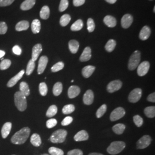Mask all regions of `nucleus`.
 I'll return each instance as SVG.
<instances>
[{"label":"nucleus","instance_id":"4468645a","mask_svg":"<svg viewBox=\"0 0 155 155\" xmlns=\"http://www.w3.org/2000/svg\"><path fill=\"white\" fill-rule=\"evenodd\" d=\"M133 18L132 15L129 14H126L122 17L121 19V25L122 27L125 29H127L132 25L133 22Z\"/></svg>","mask_w":155,"mask_h":155},{"label":"nucleus","instance_id":"5701e85b","mask_svg":"<svg viewBox=\"0 0 155 155\" xmlns=\"http://www.w3.org/2000/svg\"><path fill=\"white\" fill-rule=\"evenodd\" d=\"M104 22L107 27L110 28L114 27L117 24L116 19L111 16H106L105 17Z\"/></svg>","mask_w":155,"mask_h":155},{"label":"nucleus","instance_id":"a19ab883","mask_svg":"<svg viewBox=\"0 0 155 155\" xmlns=\"http://www.w3.org/2000/svg\"><path fill=\"white\" fill-rule=\"evenodd\" d=\"M64 64L63 62H62V61L58 62L57 63H56L52 67L51 71L52 72L59 71L64 68Z\"/></svg>","mask_w":155,"mask_h":155},{"label":"nucleus","instance_id":"7ed1b4c3","mask_svg":"<svg viewBox=\"0 0 155 155\" xmlns=\"http://www.w3.org/2000/svg\"><path fill=\"white\" fill-rule=\"evenodd\" d=\"M67 132L64 129H58L52 134L50 140L54 144L62 143L66 140Z\"/></svg>","mask_w":155,"mask_h":155},{"label":"nucleus","instance_id":"72a5a7b5","mask_svg":"<svg viewBox=\"0 0 155 155\" xmlns=\"http://www.w3.org/2000/svg\"><path fill=\"white\" fill-rule=\"evenodd\" d=\"M83 22L82 20L81 19H79L71 25V30L72 31H78L83 28Z\"/></svg>","mask_w":155,"mask_h":155},{"label":"nucleus","instance_id":"bf43d9fd","mask_svg":"<svg viewBox=\"0 0 155 155\" xmlns=\"http://www.w3.org/2000/svg\"><path fill=\"white\" fill-rule=\"evenodd\" d=\"M89 155H104L103 154H101L100 153H97V152H93V153H90Z\"/></svg>","mask_w":155,"mask_h":155},{"label":"nucleus","instance_id":"cd10ccee","mask_svg":"<svg viewBox=\"0 0 155 155\" xmlns=\"http://www.w3.org/2000/svg\"><path fill=\"white\" fill-rule=\"evenodd\" d=\"M20 91L25 97L29 96L30 94V90L28 84L25 82H21L20 84Z\"/></svg>","mask_w":155,"mask_h":155},{"label":"nucleus","instance_id":"58836bf2","mask_svg":"<svg viewBox=\"0 0 155 155\" xmlns=\"http://www.w3.org/2000/svg\"><path fill=\"white\" fill-rule=\"evenodd\" d=\"M35 68V63L32 59H31L28 62V64H27V70H26V74L27 75H30L33 72Z\"/></svg>","mask_w":155,"mask_h":155},{"label":"nucleus","instance_id":"680f3d73","mask_svg":"<svg viewBox=\"0 0 155 155\" xmlns=\"http://www.w3.org/2000/svg\"><path fill=\"white\" fill-rule=\"evenodd\" d=\"M153 12H155V7H154V9H153Z\"/></svg>","mask_w":155,"mask_h":155},{"label":"nucleus","instance_id":"aec40b11","mask_svg":"<svg viewBox=\"0 0 155 155\" xmlns=\"http://www.w3.org/2000/svg\"><path fill=\"white\" fill-rule=\"evenodd\" d=\"M150 29L148 26H144L141 29L140 33L139 34V38L141 40H146L150 38Z\"/></svg>","mask_w":155,"mask_h":155},{"label":"nucleus","instance_id":"79ce46f5","mask_svg":"<svg viewBox=\"0 0 155 155\" xmlns=\"http://www.w3.org/2000/svg\"><path fill=\"white\" fill-rule=\"evenodd\" d=\"M39 92L42 96H45L48 93V87L45 82H41L39 84Z\"/></svg>","mask_w":155,"mask_h":155},{"label":"nucleus","instance_id":"e433bc0d","mask_svg":"<svg viewBox=\"0 0 155 155\" xmlns=\"http://www.w3.org/2000/svg\"><path fill=\"white\" fill-rule=\"evenodd\" d=\"M75 106L72 104H68L63 107L62 109V112L64 114H69L72 113L74 111H75Z\"/></svg>","mask_w":155,"mask_h":155},{"label":"nucleus","instance_id":"20e7f679","mask_svg":"<svg viewBox=\"0 0 155 155\" xmlns=\"http://www.w3.org/2000/svg\"><path fill=\"white\" fill-rule=\"evenodd\" d=\"M126 144L124 141H114L107 148V152L112 155H117L125 148Z\"/></svg>","mask_w":155,"mask_h":155},{"label":"nucleus","instance_id":"0eeeda50","mask_svg":"<svg viewBox=\"0 0 155 155\" xmlns=\"http://www.w3.org/2000/svg\"><path fill=\"white\" fill-rule=\"evenodd\" d=\"M152 142V138L149 135H145L137 142V148L139 150H143L150 146Z\"/></svg>","mask_w":155,"mask_h":155},{"label":"nucleus","instance_id":"864d4df0","mask_svg":"<svg viewBox=\"0 0 155 155\" xmlns=\"http://www.w3.org/2000/svg\"><path fill=\"white\" fill-rule=\"evenodd\" d=\"M13 52L16 55H20L22 53L21 48L18 45H15L12 48Z\"/></svg>","mask_w":155,"mask_h":155},{"label":"nucleus","instance_id":"13d9d810","mask_svg":"<svg viewBox=\"0 0 155 155\" xmlns=\"http://www.w3.org/2000/svg\"><path fill=\"white\" fill-rule=\"evenodd\" d=\"M109 4H114L117 1V0H105Z\"/></svg>","mask_w":155,"mask_h":155},{"label":"nucleus","instance_id":"ea45409f","mask_svg":"<svg viewBox=\"0 0 155 155\" xmlns=\"http://www.w3.org/2000/svg\"><path fill=\"white\" fill-rule=\"evenodd\" d=\"M11 61L9 59H3L0 63V70H5L9 68L11 65Z\"/></svg>","mask_w":155,"mask_h":155},{"label":"nucleus","instance_id":"dca6fc26","mask_svg":"<svg viewBox=\"0 0 155 155\" xmlns=\"http://www.w3.org/2000/svg\"><path fill=\"white\" fill-rule=\"evenodd\" d=\"M89 138V134L84 130H82L79 132H78L74 136V140L75 141H86Z\"/></svg>","mask_w":155,"mask_h":155},{"label":"nucleus","instance_id":"c9c22d12","mask_svg":"<svg viewBox=\"0 0 155 155\" xmlns=\"http://www.w3.org/2000/svg\"><path fill=\"white\" fill-rule=\"evenodd\" d=\"M70 20H71V17L68 14L64 15L61 17L60 19V24L62 27H66L69 24Z\"/></svg>","mask_w":155,"mask_h":155},{"label":"nucleus","instance_id":"f8f14e48","mask_svg":"<svg viewBox=\"0 0 155 155\" xmlns=\"http://www.w3.org/2000/svg\"><path fill=\"white\" fill-rule=\"evenodd\" d=\"M94 93L91 90H88L83 95V103L86 105H91L94 101Z\"/></svg>","mask_w":155,"mask_h":155},{"label":"nucleus","instance_id":"8fccbe9b","mask_svg":"<svg viewBox=\"0 0 155 155\" xmlns=\"http://www.w3.org/2000/svg\"><path fill=\"white\" fill-rule=\"evenodd\" d=\"M72 121H73L72 117L70 116L66 117L64 118L63 119V120L61 121V125H63V126H67V125H70V124H71Z\"/></svg>","mask_w":155,"mask_h":155},{"label":"nucleus","instance_id":"f257e3e1","mask_svg":"<svg viewBox=\"0 0 155 155\" xmlns=\"http://www.w3.org/2000/svg\"><path fill=\"white\" fill-rule=\"evenodd\" d=\"M31 130L29 127H23L12 137V143L16 145L24 144L28 139Z\"/></svg>","mask_w":155,"mask_h":155},{"label":"nucleus","instance_id":"473e14b6","mask_svg":"<svg viewBox=\"0 0 155 155\" xmlns=\"http://www.w3.org/2000/svg\"><path fill=\"white\" fill-rule=\"evenodd\" d=\"M116 46V41L114 40L110 39L109 40L105 45V50L109 52H111L114 50L115 47Z\"/></svg>","mask_w":155,"mask_h":155},{"label":"nucleus","instance_id":"4be33fe9","mask_svg":"<svg viewBox=\"0 0 155 155\" xmlns=\"http://www.w3.org/2000/svg\"><path fill=\"white\" fill-rule=\"evenodd\" d=\"M95 70V67L93 66H87L84 67L82 69V74L83 77L85 78H88L91 76Z\"/></svg>","mask_w":155,"mask_h":155},{"label":"nucleus","instance_id":"e2e57ef3","mask_svg":"<svg viewBox=\"0 0 155 155\" xmlns=\"http://www.w3.org/2000/svg\"></svg>","mask_w":155,"mask_h":155},{"label":"nucleus","instance_id":"5fc2aeb1","mask_svg":"<svg viewBox=\"0 0 155 155\" xmlns=\"http://www.w3.org/2000/svg\"><path fill=\"white\" fill-rule=\"evenodd\" d=\"M85 0H73V4L75 6H79L84 4Z\"/></svg>","mask_w":155,"mask_h":155},{"label":"nucleus","instance_id":"09e8293b","mask_svg":"<svg viewBox=\"0 0 155 155\" xmlns=\"http://www.w3.org/2000/svg\"><path fill=\"white\" fill-rule=\"evenodd\" d=\"M8 31V26L6 22L0 21V35H4Z\"/></svg>","mask_w":155,"mask_h":155},{"label":"nucleus","instance_id":"c756f323","mask_svg":"<svg viewBox=\"0 0 155 155\" xmlns=\"http://www.w3.org/2000/svg\"><path fill=\"white\" fill-rule=\"evenodd\" d=\"M125 125L123 124H117L112 127L113 131L117 134H122L125 129Z\"/></svg>","mask_w":155,"mask_h":155},{"label":"nucleus","instance_id":"c85d7f7f","mask_svg":"<svg viewBox=\"0 0 155 155\" xmlns=\"http://www.w3.org/2000/svg\"><path fill=\"white\" fill-rule=\"evenodd\" d=\"M50 15V8L48 6H44L40 12V16L43 19L47 20L49 18Z\"/></svg>","mask_w":155,"mask_h":155},{"label":"nucleus","instance_id":"de8ad7c7","mask_svg":"<svg viewBox=\"0 0 155 155\" xmlns=\"http://www.w3.org/2000/svg\"><path fill=\"white\" fill-rule=\"evenodd\" d=\"M58 122L57 120L55 118H51L50 120H47L46 122V126L48 129H51L52 127H55L57 125Z\"/></svg>","mask_w":155,"mask_h":155},{"label":"nucleus","instance_id":"a878e982","mask_svg":"<svg viewBox=\"0 0 155 155\" xmlns=\"http://www.w3.org/2000/svg\"><path fill=\"white\" fill-rule=\"evenodd\" d=\"M69 50L72 54H76L79 47V44L78 41L75 40H71L68 43Z\"/></svg>","mask_w":155,"mask_h":155},{"label":"nucleus","instance_id":"a211bd4d","mask_svg":"<svg viewBox=\"0 0 155 155\" xmlns=\"http://www.w3.org/2000/svg\"><path fill=\"white\" fill-rule=\"evenodd\" d=\"M91 58V50L89 47H87L83 50L82 54L79 58L80 61H89Z\"/></svg>","mask_w":155,"mask_h":155},{"label":"nucleus","instance_id":"9d476101","mask_svg":"<svg viewBox=\"0 0 155 155\" xmlns=\"http://www.w3.org/2000/svg\"><path fill=\"white\" fill-rule=\"evenodd\" d=\"M150 64L148 61H144L137 67V74L140 77L145 75L150 70Z\"/></svg>","mask_w":155,"mask_h":155},{"label":"nucleus","instance_id":"9b49d317","mask_svg":"<svg viewBox=\"0 0 155 155\" xmlns=\"http://www.w3.org/2000/svg\"><path fill=\"white\" fill-rule=\"evenodd\" d=\"M48 61V59L46 56H42L39 59V64L38 67V74H41L45 71Z\"/></svg>","mask_w":155,"mask_h":155},{"label":"nucleus","instance_id":"1a4fd4ad","mask_svg":"<svg viewBox=\"0 0 155 155\" xmlns=\"http://www.w3.org/2000/svg\"><path fill=\"white\" fill-rule=\"evenodd\" d=\"M122 86V82L120 80L111 81L107 86V91L110 93H114L121 89Z\"/></svg>","mask_w":155,"mask_h":155},{"label":"nucleus","instance_id":"2f4dec72","mask_svg":"<svg viewBox=\"0 0 155 155\" xmlns=\"http://www.w3.org/2000/svg\"><path fill=\"white\" fill-rule=\"evenodd\" d=\"M63 90V85L61 82L56 83L53 87V94L55 96H59Z\"/></svg>","mask_w":155,"mask_h":155},{"label":"nucleus","instance_id":"f03ea898","mask_svg":"<svg viewBox=\"0 0 155 155\" xmlns=\"http://www.w3.org/2000/svg\"><path fill=\"white\" fill-rule=\"evenodd\" d=\"M15 104L18 110L20 111L25 110L27 107L26 97L20 91H17L15 94Z\"/></svg>","mask_w":155,"mask_h":155},{"label":"nucleus","instance_id":"ddd939ff","mask_svg":"<svg viewBox=\"0 0 155 155\" xmlns=\"http://www.w3.org/2000/svg\"><path fill=\"white\" fill-rule=\"evenodd\" d=\"M24 73H25V71L24 70H22L18 72L17 74H16L15 77L12 78L7 83V86L8 87H13L18 82V81H20L22 78Z\"/></svg>","mask_w":155,"mask_h":155},{"label":"nucleus","instance_id":"7c9ffc66","mask_svg":"<svg viewBox=\"0 0 155 155\" xmlns=\"http://www.w3.org/2000/svg\"><path fill=\"white\" fill-rule=\"evenodd\" d=\"M144 113L145 116L148 118H154L155 117V106H148L145 108Z\"/></svg>","mask_w":155,"mask_h":155},{"label":"nucleus","instance_id":"bb28decb","mask_svg":"<svg viewBox=\"0 0 155 155\" xmlns=\"http://www.w3.org/2000/svg\"><path fill=\"white\" fill-rule=\"evenodd\" d=\"M31 29L34 34L40 32L41 29V23L38 19H35L31 24Z\"/></svg>","mask_w":155,"mask_h":155},{"label":"nucleus","instance_id":"6e6552de","mask_svg":"<svg viewBox=\"0 0 155 155\" xmlns=\"http://www.w3.org/2000/svg\"><path fill=\"white\" fill-rule=\"evenodd\" d=\"M142 96V90L140 88L133 90L129 95L128 100L131 103H136L140 100Z\"/></svg>","mask_w":155,"mask_h":155},{"label":"nucleus","instance_id":"f704fd0d","mask_svg":"<svg viewBox=\"0 0 155 155\" xmlns=\"http://www.w3.org/2000/svg\"><path fill=\"white\" fill-rule=\"evenodd\" d=\"M58 112V107L56 105L50 106L48 109L47 111L46 116L49 118H51L52 117L55 116Z\"/></svg>","mask_w":155,"mask_h":155},{"label":"nucleus","instance_id":"4c0bfd02","mask_svg":"<svg viewBox=\"0 0 155 155\" xmlns=\"http://www.w3.org/2000/svg\"><path fill=\"white\" fill-rule=\"evenodd\" d=\"M48 152L51 155H64V152L63 150L54 147H50L48 149Z\"/></svg>","mask_w":155,"mask_h":155},{"label":"nucleus","instance_id":"c03bdc74","mask_svg":"<svg viewBox=\"0 0 155 155\" xmlns=\"http://www.w3.org/2000/svg\"><path fill=\"white\" fill-rule=\"evenodd\" d=\"M133 122L137 127H140L143 124V119L139 115H136L133 117Z\"/></svg>","mask_w":155,"mask_h":155},{"label":"nucleus","instance_id":"49530a36","mask_svg":"<svg viewBox=\"0 0 155 155\" xmlns=\"http://www.w3.org/2000/svg\"><path fill=\"white\" fill-rule=\"evenodd\" d=\"M68 6V0H61L59 5V11L64 12L66 11Z\"/></svg>","mask_w":155,"mask_h":155},{"label":"nucleus","instance_id":"393cba45","mask_svg":"<svg viewBox=\"0 0 155 155\" xmlns=\"http://www.w3.org/2000/svg\"><path fill=\"white\" fill-rule=\"evenodd\" d=\"M31 143L33 145L34 147H38L41 144V139L40 135L37 133H34L31 137Z\"/></svg>","mask_w":155,"mask_h":155},{"label":"nucleus","instance_id":"b1692460","mask_svg":"<svg viewBox=\"0 0 155 155\" xmlns=\"http://www.w3.org/2000/svg\"><path fill=\"white\" fill-rule=\"evenodd\" d=\"M29 27V23L26 20H22L18 22L16 25L15 29L17 31L20 32L27 30Z\"/></svg>","mask_w":155,"mask_h":155},{"label":"nucleus","instance_id":"4d7b16f0","mask_svg":"<svg viewBox=\"0 0 155 155\" xmlns=\"http://www.w3.org/2000/svg\"><path fill=\"white\" fill-rule=\"evenodd\" d=\"M5 55V52L2 50H0V59L4 57V56Z\"/></svg>","mask_w":155,"mask_h":155},{"label":"nucleus","instance_id":"6e6d98bb","mask_svg":"<svg viewBox=\"0 0 155 155\" xmlns=\"http://www.w3.org/2000/svg\"><path fill=\"white\" fill-rule=\"evenodd\" d=\"M147 100L151 102H155V93H153L150 94L147 97Z\"/></svg>","mask_w":155,"mask_h":155},{"label":"nucleus","instance_id":"f3484780","mask_svg":"<svg viewBox=\"0 0 155 155\" xmlns=\"http://www.w3.org/2000/svg\"><path fill=\"white\" fill-rule=\"evenodd\" d=\"M81 93V89L77 86H71L68 90V96L70 98L77 97Z\"/></svg>","mask_w":155,"mask_h":155},{"label":"nucleus","instance_id":"a18cd8bd","mask_svg":"<svg viewBox=\"0 0 155 155\" xmlns=\"http://www.w3.org/2000/svg\"><path fill=\"white\" fill-rule=\"evenodd\" d=\"M87 30L89 32H93L95 29V27L94 20L92 18H89V19L87 20Z\"/></svg>","mask_w":155,"mask_h":155},{"label":"nucleus","instance_id":"2eb2a0df","mask_svg":"<svg viewBox=\"0 0 155 155\" xmlns=\"http://www.w3.org/2000/svg\"><path fill=\"white\" fill-rule=\"evenodd\" d=\"M42 45L41 44H37L33 46L32 52V60L33 61H37L40 54L42 52Z\"/></svg>","mask_w":155,"mask_h":155},{"label":"nucleus","instance_id":"3c124183","mask_svg":"<svg viewBox=\"0 0 155 155\" xmlns=\"http://www.w3.org/2000/svg\"><path fill=\"white\" fill-rule=\"evenodd\" d=\"M15 1V0H0V7L9 6Z\"/></svg>","mask_w":155,"mask_h":155},{"label":"nucleus","instance_id":"603ef678","mask_svg":"<svg viewBox=\"0 0 155 155\" xmlns=\"http://www.w3.org/2000/svg\"><path fill=\"white\" fill-rule=\"evenodd\" d=\"M83 153L82 150L79 149L71 150L68 152L67 155H83Z\"/></svg>","mask_w":155,"mask_h":155},{"label":"nucleus","instance_id":"052dcab7","mask_svg":"<svg viewBox=\"0 0 155 155\" xmlns=\"http://www.w3.org/2000/svg\"><path fill=\"white\" fill-rule=\"evenodd\" d=\"M48 155V154H47V153H45V154H43V155Z\"/></svg>","mask_w":155,"mask_h":155},{"label":"nucleus","instance_id":"6ab92c4d","mask_svg":"<svg viewBox=\"0 0 155 155\" xmlns=\"http://www.w3.org/2000/svg\"><path fill=\"white\" fill-rule=\"evenodd\" d=\"M12 124L11 122H6L5 124H4L3 127L1 129V135L3 139H6L11 130Z\"/></svg>","mask_w":155,"mask_h":155},{"label":"nucleus","instance_id":"37998d69","mask_svg":"<svg viewBox=\"0 0 155 155\" xmlns=\"http://www.w3.org/2000/svg\"><path fill=\"white\" fill-rule=\"evenodd\" d=\"M107 110V106L105 104H104L100 107L96 112V116L97 118H101L103 116Z\"/></svg>","mask_w":155,"mask_h":155},{"label":"nucleus","instance_id":"39448f33","mask_svg":"<svg viewBox=\"0 0 155 155\" xmlns=\"http://www.w3.org/2000/svg\"><path fill=\"white\" fill-rule=\"evenodd\" d=\"M141 60V54L139 51H135L130 56L128 62V68L130 70H134L139 65Z\"/></svg>","mask_w":155,"mask_h":155},{"label":"nucleus","instance_id":"412c9836","mask_svg":"<svg viewBox=\"0 0 155 155\" xmlns=\"http://www.w3.org/2000/svg\"><path fill=\"white\" fill-rule=\"evenodd\" d=\"M36 3V0H25L20 5L22 11H28L33 8Z\"/></svg>","mask_w":155,"mask_h":155},{"label":"nucleus","instance_id":"423d86ee","mask_svg":"<svg viewBox=\"0 0 155 155\" xmlns=\"http://www.w3.org/2000/svg\"><path fill=\"white\" fill-rule=\"evenodd\" d=\"M125 115V109L121 107H117L116 109H115L111 113L110 120L111 121H116L121 119Z\"/></svg>","mask_w":155,"mask_h":155}]
</instances>
